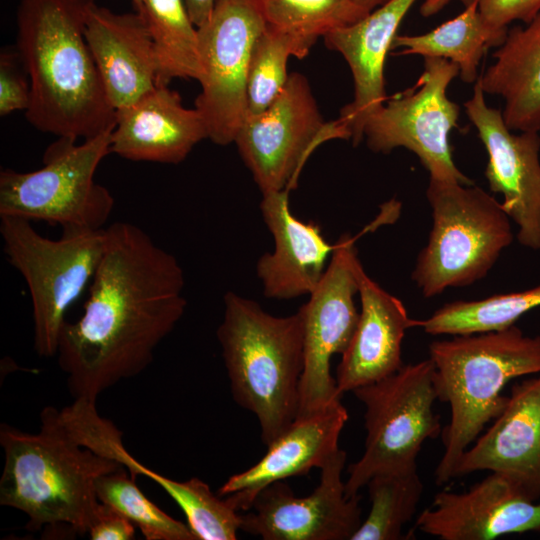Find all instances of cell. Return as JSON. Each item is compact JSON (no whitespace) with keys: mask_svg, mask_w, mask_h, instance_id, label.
<instances>
[{"mask_svg":"<svg viewBox=\"0 0 540 540\" xmlns=\"http://www.w3.org/2000/svg\"><path fill=\"white\" fill-rule=\"evenodd\" d=\"M262 5L269 26L314 43L369 13L354 0H262Z\"/></svg>","mask_w":540,"mask_h":540,"instance_id":"4dcf8cb0","label":"cell"},{"mask_svg":"<svg viewBox=\"0 0 540 540\" xmlns=\"http://www.w3.org/2000/svg\"><path fill=\"white\" fill-rule=\"evenodd\" d=\"M508 29H494L486 24L474 0L456 17L421 35H396L392 48L401 47L402 55H421L450 60L459 66L466 83L478 79L477 68L486 51L500 46Z\"/></svg>","mask_w":540,"mask_h":540,"instance_id":"d4e9b609","label":"cell"},{"mask_svg":"<svg viewBox=\"0 0 540 540\" xmlns=\"http://www.w3.org/2000/svg\"><path fill=\"white\" fill-rule=\"evenodd\" d=\"M111 133L77 143L58 137L35 171L0 172V217L59 225L64 231L101 230L114 208L110 191L95 182L101 161L111 153Z\"/></svg>","mask_w":540,"mask_h":540,"instance_id":"52a82bcc","label":"cell"},{"mask_svg":"<svg viewBox=\"0 0 540 540\" xmlns=\"http://www.w3.org/2000/svg\"><path fill=\"white\" fill-rule=\"evenodd\" d=\"M0 218L4 253L30 292L34 350L41 357L56 356L66 313L90 285L102 258L105 228L64 231L49 239L29 220Z\"/></svg>","mask_w":540,"mask_h":540,"instance_id":"ba28073f","label":"cell"},{"mask_svg":"<svg viewBox=\"0 0 540 540\" xmlns=\"http://www.w3.org/2000/svg\"><path fill=\"white\" fill-rule=\"evenodd\" d=\"M459 72L450 60L424 58L416 85L386 100L366 121L363 138L368 147L381 153L406 148L416 154L431 179L472 185L453 162L449 144L460 108L447 97V88Z\"/></svg>","mask_w":540,"mask_h":540,"instance_id":"8fae6325","label":"cell"},{"mask_svg":"<svg viewBox=\"0 0 540 540\" xmlns=\"http://www.w3.org/2000/svg\"><path fill=\"white\" fill-rule=\"evenodd\" d=\"M183 269L140 227L105 228V248L82 315L64 323L57 361L73 399L96 402L152 362L157 346L182 318Z\"/></svg>","mask_w":540,"mask_h":540,"instance_id":"6da1fadb","label":"cell"},{"mask_svg":"<svg viewBox=\"0 0 540 540\" xmlns=\"http://www.w3.org/2000/svg\"><path fill=\"white\" fill-rule=\"evenodd\" d=\"M139 12L149 29L157 59V86L175 78L200 81L203 69L198 28L184 0H143Z\"/></svg>","mask_w":540,"mask_h":540,"instance_id":"484cf974","label":"cell"},{"mask_svg":"<svg viewBox=\"0 0 540 540\" xmlns=\"http://www.w3.org/2000/svg\"><path fill=\"white\" fill-rule=\"evenodd\" d=\"M540 307V284L527 290L495 294L479 300L446 303L418 320L429 335H466L500 331L515 325L525 313Z\"/></svg>","mask_w":540,"mask_h":540,"instance_id":"4316f807","label":"cell"},{"mask_svg":"<svg viewBox=\"0 0 540 540\" xmlns=\"http://www.w3.org/2000/svg\"><path fill=\"white\" fill-rule=\"evenodd\" d=\"M479 80L484 93L505 100L502 115L512 131L540 132V12L525 26L508 29Z\"/></svg>","mask_w":540,"mask_h":540,"instance_id":"cb8c5ba5","label":"cell"},{"mask_svg":"<svg viewBox=\"0 0 540 540\" xmlns=\"http://www.w3.org/2000/svg\"><path fill=\"white\" fill-rule=\"evenodd\" d=\"M143 0H132L135 11H138L141 8Z\"/></svg>","mask_w":540,"mask_h":540,"instance_id":"74e56055","label":"cell"},{"mask_svg":"<svg viewBox=\"0 0 540 540\" xmlns=\"http://www.w3.org/2000/svg\"><path fill=\"white\" fill-rule=\"evenodd\" d=\"M432 228L411 278L426 298L483 279L514 239L511 219L482 188L429 179Z\"/></svg>","mask_w":540,"mask_h":540,"instance_id":"8992f818","label":"cell"},{"mask_svg":"<svg viewBox=\"0 0 540 540\" xmlns=\"http://www.w3.org/2000/svg\"><path fill=\"white\" fill-rule=\"evenodd\" d=\"M38 433L0 426L4 468L0 505L23 512L31 531L84 535L101 507L96 481L120 467L75 442L57 422L53 407L40 414Z\"/></svg>","mask_w":540,"mask_h":540,"instance_id":"3957f363","label":"cell"},{"mask_svg":"<svg viewBox=\"0 0 540 540\" xmlns=\"http://www.w3.org/2000/svg\"><path fill=\"white\" fill-rule=\"evenodd\" d=\"M357 280L359 320L336 370L341 395L401 369L406 331L418 327V320L409 317L403 302L372 280L361 263L357 267Z\"/></svg>","mask_w":540,"mask_h":540,"instance_id":"44dd1931","label":"cell"},{"mask_svg":"<svg viewBox=\"0 0 540 540\" xmlns=\"http://www.w3.org/2000/svg\"><path fill=\"white\" fill-rule=\"evenodd\" d=\"M217 338L233 399L256 416L268 446L298 415L304 362L300 313L276 317L229 291Z\"/></svg>","mask_w":540,"mask_h":540,"instance_id":"5b68a950","label":"cell"},{"mask_svg":"<svg viewBox=\"0 0 540 540\" xmlns=\"http://www.w3.org/2000/svg\"><path fill=\"white\" fill-rule=\"evenodd\" d=\"M206 138L208 128L200 111L186 108L177 91L156 86L116 111L111 153L130 161L178 164Z\"/></svg>","mask_w":540,"mask_h":540,"instance_id":"603a6c76","label":"cell"},{"mask_svg":"<svg viewBox=\"0 0 540 540\" xmlns=\"http://www.w3.org/2000/svg\"><path fill=\"white\" fill-rule=\"evenodd\" d=\"M451 0H424L420 6V14L423 17H430L440 12ZM465 6L474 0H460Z\"/></svg>","mask_w":540,"mask_h":540,"instance_id":"d590c367","label":"cell"},{"mask_svg":"<svg viewBox=\"0 0 540 540\" xmlns=\"http://www.w3.org/2000/svg\"><path fill=\"white\" fill-rule=\"evenodd\" d=\"M355 241L349 234L340 237L321 281L298 310L303 323L304 362L297 418L318 412L342 397L331 375L330 360L345 352L359 320L354 297L361 262Z\"/></svg>","mask_w":540,"mask_h":540,"instance_id":"4fadbf2b","label":"cell"},{"mask_svg":"<svg viewBox=\"0 0 540 540\" xmlns=\"http://www.w3.org/2000/svg\"><path fill=\"white\" fill-rule=\"evenodd\" d=\"M464 108L488 154L485 177L489 188L503 196L501 206L517 225L518 242L540 249L539 133H513L502 111L486 103L479 77Z\"/></svg>","mask_w":540,"mask_h":540,"instance_id":"9a60e30c","label":"cell"},{"mask_svg":"<svg viewBox=\"0 0 540 540\" xmlns=\"http://www.w3.org/2000/svg\"><path fill=\"white\" fill-rule=\"evenodd\" d=\"M366 486L370 511L351 540L408 539L402 530L416 514L424 491L418 470L376 474Z\"/></svg>","mask_w":540,"mask_h":540,"instance_id":"83f0119b","label":"cell"},{"mask_svg":"<svg viewBox=\"0 0 540 540\" xmlns=\"http://www.w3.org/2000/svg\"><path fill=\"white\" fill-rule=\"evenodd\" d=\"M85 38L111 106L123 109L157 86V59L143 16L90 7Z\"/></svg>","mask_w":540,"mask_h":540,"instance_id":"d6986e66","label":"cell"},{"mask_svg":"<svg viewBox=\"0 0 540 540\" xmlns=\"http://www.w3.org/2000/svg\"><path fill=\"white\" fill-rule=\"evenodd\" d=\"M18 52L3 51L0 54V115L6 116L18 110L26 111L31 98L30 82L19 69Z\"/></svg>","mask_w":540,"mask_h":540,"instance_id":"1f68e13d","label":"cell"},{"mask_svg":"<svg viewBox=\"0 0 540 540\" xmlns=\"http://www.w3.org/2000/svg\"><path fill=\"white\" fill-rule=\"evenodd\" d=\"M99 501L139 528L146 540H196L189 526L149 500L123 466L96 481Z\"/></svg>","mask_w":540,"mask_h":540,"instance_id":"f546056e","label":"cell"},{"mask_svg":"<svg viewBox=\"0 0 540 540\" xmlns=\"http://www.w3.org/2000/svg\"><path fill=\"white\" fill-rule=\"evenodd\" d=\"M364 405V452L348 467L345 492L359 495L376 474L417 469L423 443L442 434L430 358L352 391Z\"/></svg>","mask_w":540,"mask_h":540,"instance_id":"9c48e42d","label":"cell"},{"mask_svg":"<svg viewBox=\"0 0 540 540\" xmlns=\"http://www.w3.org/2000/svg\"><path fill=\"white\" fill-rule=\"evenodd\" d=\"M314 42L266 25L252 52L246 88L247 115L265 110L281 93L291 56L305 57Z\"/></svg>","mask_w":540,"mask_h":540,"instance_id":"f1b7e54d","label":"cell"},{"mask_svg":"<svg viewBox=\"0 0 540 540\" xmlns=\"http://www.w3.org/2000/svg\"><path fill=\"white\" fill-rule=\"evenodd\" d=\"M95 0H20L17 52L31 87L28 122L44 133L84 140L116 125L85 38Z\"/></svg>","mask_w":540,"mask_h":540,"instance_id":"7a4b0ae2","label":"cell"},{"mask_svg":"<svg viewBox=\"0 0 540 540\" xmlns=\"http://www.w3.org/2000/svg\"><path fill=\"white\" fill-rule=\"evenodd\" d=\"M417 0H389L363 19L325 35V45L348 63L354 81V99L338 120L354 145L363 140L366 121L386 102L384 64L397 30Z\"/></svg>","mask_w":540,"mask_h":540,"instance_id":"ffe728a7","label":"cell"},{"mask_svg":"<svg viewBox=\"0 0 540 540\" xmlns=\"http://www.w3.org/2000/svg\"><path fill=\"white\" fill-rule=\"evenodd\" d=\"M266 25L262 0H216L197 27L203 76L195 108L218 145L233 143L246 118L250 60Z\"/></svg>","mask_w":540,"mask_h":540,"instance_id":"7c38bea8","label":"cell"},{"mask_svg":"<svg viewBox=\"0 0 540 540\" xmlns=\"http://www.w3.org/2000/svg\"><path fill=\"white\" fill-rule=\"evenodd\" d=\"M260 210L274 239V251L263 254L256 266L264 295L273 299L310 295L337 244L325 239L318 223L292 214L288 190L262 194Z\"/></svg>","mask_w":540,"mask_h":540,"instance_id":"7402d4cb","label":"cell"},{"mask_svg":"<svg viewBox=\"0 0 540 540\" xmlns=\"http://www.w3.org/2000/svg\"><path fill=\"white\" fill-rule=\"evenodd\" d=\"M349 414L340 401L313 414L298 417L249 469L234 474L218 495L238 512L251 508L257 494L276 481L302 476L321 468L340 448L341 432Z\"/></svg>","mask_w":540,"mask_h":540,"instance_id":"ac0fdd59","label":"cell"},{"mask_svg":"<svg viewBox=\"0 0 540 540\" xmlns=\"http://www.w3.org/2000/svg\"><path fill=\"white\" fill-rule=\"evenodd\" d=\"M487 470L540 499V373L515 383L493 424L462 454L454 478Z\"/></svg>","mask_w":540,"mask_h":540,"instance_id":"e0dca14e","label":"cell"},{"mask_svg":"<svg viewBox=\"0 0 540 540\" xmlns=\"http://www.w3.org/2000/svg\"><path fill=\"white\" fill-rule=\"evenodd\" d=\"M87 534L92 540H131L135 538V525L112 507L101 503Z\"/></svg>","mask_w":540,"mask_h":540,"instance_id":"836d02e7","label":"cell"},{"mask_svg":"<svg viewBox=\"0 0 540 540\" xmlns=\"http://www.w3.org/2000/svg\"><path fill=\"white\" fill-rule=\"evenodd\" d=\"M478 9L487 25L508 29L514 21L530 22L540 12V0H478Z\"/></svg>","mask_w":540,"mask_h":540,"instance_id":"d6a6232c","label":"cell"},{"mask_svg":"<svg viewBox=\"0 0 540 540\" xmlns=\"http://www.w3.org/2000/svg\"><path fill=\"white\" fill-rule=\"evenodd\" d=\"M437 398L451 417L442 431L444 452L435 469L437 484L454 478L462 454L504 409V387L540 373V335L516 325L500 331L455 335L429 345Z\"/></svg>","mask_w":540,"mask_h":540,"instance_id":"277c9868","label":"cell"},{"mask_svg":"<svg viewBox=\"0 0 540 540\" xmlns=\"http://www.w3.org/2000/svg\"><path fill=\"white\" fill-rule=\"evenodd\" d=\"M331 139L348 140L350 133L338 119L324 122L308 80L292 73L265 110L246 116L234 143L266 194L294 189L310 154Z\"/></svg>","mask_w":540,"mask_h":540,"instance_id":"30bf717a","label":"cell"},{"mask_svg":"<svg viewBox=\"0 0 540 540\" xmlns=\"http://www.w3.org/2000/svg\"><path fill=\"white\" fill-rule=\"evenodd\" d=\"M354 1L370 12L374 10L375 8L383 5L389 0H354Z\"/></svg>","mask_w":540,"mask_h":540,"instance_id":"8d00e7d4","label":"cell"},{"mask_svg":"<svg viewBox=\"0 0 540 540\" xmlns=\"http://www.w3.org/2000/svg\"><path fill=\"white\" fill-rule=\"evenodd\" d=\"M415 527L441 540H493L540 532V502L525 498L508 478L491 472L464 492H438Z\"/></svg>","mask_w":540,"mask_h":540,"instance_id":"2e32d148","label":"cell"},{"mask_svg":"<svg viewBox=\"0 0 540 540\" xmlns=\"http://www.w3.org/2000/svg\"><path fill=\"white\" fill-rule=\"evenodd\" d=\"M216 0H184L188 14L196 27L202 26L210 17Z\"/></svg>","mask_w":540,"mask_h":540,"instance_id":"e575fe53","label":"cell"},{"mask_svg":"<svg viewBox=\"0 0 540 540\" xmlns=\"http://www.w3.org/2000/svg\"><path fill=\"white\" fill-rule=\"evenodd\" d=\"M339 449L321 468L319 485L297 497L284 481L261 490L241 514L240 530L264 540H351L362 523L360 496L348 497Z\"/></svg>","mask_w":540,"mask_h":540,"instance_id":"5bb4252c","label":"cell"}]
</instances>
